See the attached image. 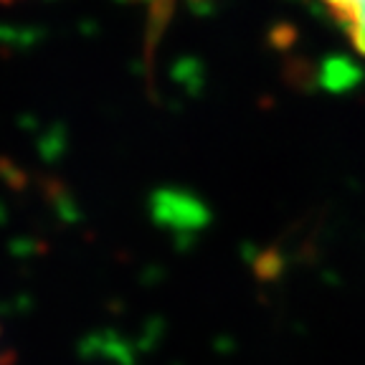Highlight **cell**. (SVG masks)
Wrapping results in <instances>:
<instances>
[{"label":"cell","mask_w":365,"mask_h":365,"mask_svg":"<svg viewBox=\"0 0 365 365\" xmlns=\"http://www.w3.org/2000/svg\"><path fill=\"white\" fill-rule=\"evenodd\" d=\"M322 6L345 31L355 51L365 56V0H322Z\"/></svg>","instance_id":"cell-1"}]
</instances>
